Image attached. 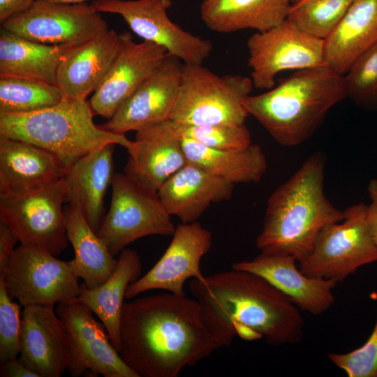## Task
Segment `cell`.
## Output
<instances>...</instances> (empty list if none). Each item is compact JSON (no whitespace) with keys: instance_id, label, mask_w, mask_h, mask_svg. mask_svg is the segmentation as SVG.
Returning <instances> with one entry per match:
<instances>
[{"instance_id":"cell-19","label":"cell","mask_w":377,"mask_h":377,"mask_svg":"<svg viewBox=\"0 0 377 377\" xmlns=\"http://www.w3.org/2000/svg\"><path fill=\"white\" fill-rule=\"evenodd\" d=\"M53 308L29 305L22 313L20 359L40 377H60L70 362L68 334Z\"/></svg>"},{"instance_id":"cell-43","label":"cell","mask_w":377,"mask_h":377,"mask_svg":"<svg viewBox=\"0 0 377 377\" xmlns=\"http://www.w3.org/2000/svg\"><path fill=\"white\" fill-rule=\"evenodd\" d=\"M290 1L292 2V4H293V3H295L298 2L300 0H290Z\"/></svg>"},{"instance_id":"cell-14","label":"cell","mask_w":377,"mask_h":377,"mask_svg":"<svg viewBox=\"0 0 377 377\" xmlns=\"http://www.w3.org/2000/svg\"><path fill=\"white\" fill-rule=\"evenodd\" d=\"M56 313L70 343L67 370L71 376L138 377L112 344L105 325L87 306L75 300L57 304Z\"/></svg>"},{"instance_id":"cell-13","label":"cell","mask_w":377,"mask_h":377,"mask_svg":"<svg viewBox=\"0 0 377 377\" xmlns=\"http://www.w3.org/2000/svg\"><path fill=\"white\" fill-rule=\"evenodd\" d=\"M101 13L91 3L35 0L1 27L35 42L74 47L109 29Z\"/></svg>"},{"instance_id":"cell-28","label":"cell","mask_w":377,"mask_h":377,"mask_svg":"<svg viewBox=\"0 0 377 377\" xmlns=\"http://www.w3.org/2000/svg\"><path fill=\"white\" fill-rule=\"evenodd\" d=\"M0 77H17L56 85L57 73L71 47L35 42L1 27Z\"/></svg>"},{"instance_id":"cell-44","label":"cell","mask_w":377,"mask_h":377,"mask_svg":"<svg viewBox=\"0 0 377 377\" xmlns=\"http://www.w3.org/2000/svg\"><path fill=\"white\" fill-rule=\"evenodd\" d=\"M307 1V0H300V1H299L298 2H304V1ZM298 2H297V3H298Z\"/></svg>"},{"instance_id":"cell-9","label":"cell","mask_w":377,"mask_h":377,"mask_svg":"<svg viewBox=\"0 0 377 377\" xmlns=\"http://www.w3.org/2000/svg\"><path fill=\"white\" fill-rule=\"evenodd\" d=\"M34 245L20 244L15 249L3 275L6 291L21 306L40 305L74 301L81 285L68 262Z\"/></svg>"},{"instance_id":"cell-30","label":"cell","mask_w":377,"mask_h":377,"mask_svg":"<svg viewBox=\"0 0 377 377\" xmlns=\"http://www.w3.org/2000/svg\"><path fill=\"white\" fill-rule=\"evenodd\" d=\"M188 162L233 184L257 183L267 168L265 154L256 144L237 150L207 147L195 140L182 138Z\"/></svg>"},{"instance_id":"cell-25","label":"cell","mask_w":377,"mask_h":377,"mask_svg":"<svg viewBox=\"0 0 377 377\" xmlns=\"http://www.w3.org/2000/svg\"><path fill=\"white\" fill-rule=\"evenodd\" d=\"M377 43V0H354L324 40L325 64L345 75L353 64Z\"/></svg>"},{"instance_id":"cell-33","label":"cell","mask_w":377,"mask_h":377,"mask_svg":"<svg viewBox=\"0 0 377 377\" xmlns=\"http://www.w3.org/2000/svg\"><path fill=\"white\" fill-rule=\"evenodd\" d=\"M344 78L347 98L362 107H377V43L353 64Z\"/></svg>"},{"instance_id":"cell-36","label":"cell","mask_w":377,"mask_h":377,"mask_svg":"<svg viewBox=\"0 0 377 377\" xmlns=\"http://www.w3.org/2000/svg\"><path fill=\"white\" fill-rule=\"evenodd\" d=\"M328 357L348 377H377V319L371 334L362 346L346 353H332Z\"/></svg>"},{"instance_id":"cell-40","label":"cell","mask_w":377,"mask_h":377,"mask_svg":"<svg viewBox=\"0 0 377 377\" xmlns=\"http://www.w3.org/2000/svg\"><path fill=\"white\" fill-rule=\"evenodd\" d=\"M367 219L371 237L377 244V205L373 203L367 206Z\"/></svg>"},{"instance_id":"cell-22","label":"cell","mask_w":377,"mask_h":377,"mask_svg":"<svg viewBox=\"0 0 377 377\" xmlns=\"http://www.w3.org/2000/svg\"><path fill=\"white\" fill-rule=\"evenodd\" d=\"M115 144H108L82 156L64 171L66 202L77 207L97 232L105 216L104 198L114 172Z\"/></svg>"},{"instance_id":"cell-38","label":"cell","mask_w":377,"mask_h":377,"mask_svg":"<svg viewBox=\"0 0 377 377\" xmlns=\"http://www.w3.org/2000/svg\"><path fill=\"white\" fill-rule=\"evenodd\" d=\"M1 377H40L34 371L27 367L20 359L16 357L1 364Z\"/></svg>"},{"instance_id":"cell-5","label":"cell","mask_w":377,"mask_h":377,"mask_svg":"<svg viewBox=\"0 0 377 377\" xmlns=\"http://www.w3.org/2000/svg\"><path fill=\"white\" fill-rule=\"evenodd\" d=\"M89 102L64 98L58 104L27 113H1L0 136L27 142L53 153L65 170L89 152L108 144L126 149L132 140L95 124Z\"/></svg>"},{"instance_id":"cell-18","label":"cell","mask_w":377,"mask_h":377,"mask_svg":"<svg viewBox=\"0 0 377 377\" xmlns=\"http://www.w3.org/2000/svg\"><path fill=\"white\" fill-rule=\"evenodd\" d=\"M121 35L119 52L89 101L94 115L108 119L168 54L164 47L152 42L136 43L129 32Z\"/></svg>"},{"instance_id":"cell-41","label":"cell","mask_w":377,"mask_h":377,"mask_svg":"<svg viewBox=\"0 0 377 377\" xmlns=\"http://www.w3.org/2000/svg\"><path fill=\"white\" fill-rule=\"evenodd\" d=\"M368 193L371 203L377 205V179H372L368 186Z\"/></svg>"},{"instance_id":"cell-42","label":"cell","mask_w":377,"mask_h":377,"mask_svg":"<svg viewBox=\"0 0 377 377\" xmlns=\"http://www.w3.org/2000/svg\"><path fill=\"white\" fill-rule=\"evenodd\" d=\"M50 1L58 2V3L73 4V3H86V1L88 0H50Z\"/></svg>"},{"instance_id":"cell-7","label":"cell","mask_w":377,"mask_h":377,"mask_svg":"<svg viewBox=\"0 0 377 377\" xmlns=\"http://www.w3.org/2000/svg\"><path fill=\"white\" fill-rule=\"evenodd\" d=\"M112 198L97 235L115 256L130 243L148 235H172L171 215L158 192L148 190L124 173H115Z\"/></svg>"},{"instance_id":"cell-23","label":"cell","mask_w":377,"mask_h":377,"mask_svg":"<svg viewBox=\"0 0 377 377\" xmlns=\"http://www.w3.org/2000/svg\"><path fill=\"white\" fill-rule=\"evenodd\" d=\"M59 159L35 145L0 136V193L41 189L61 179Z\"/></svg>"},{"instance_id":"cell-27","label":"cell","mask_w":377,"mask_h":377,"mask_svg":"<svg viewBox=\"0 0 377 377\" xmlns=\"http://www.w3.org/2000/svg\"><path fill=\"white\" fill-rule=\"evenodd\" d=\"M290 0H203L200 17L218 33L228 34L251 29L263 32L285 20Z\"/></svg>"},{"instance_id":"cell-2","label":"cell","mask_w":377,"mask_h":377,"mask_svg":"<svg viewBox=\"0 0 377 377\" xmlns=\"http://www.w3.org/2000/svg\"><path fill=\"white\" fill-rule=\"evenodd\" d=\"M189 289L220 348L229 347L236 337L264 338L272 346L295 344L303 337L301 311L258 274L232 268L193 279Z\"/></svg>"},{"instance_id":"cell-39","label":"cell","mask_w":377,"mask_h":377,"mask_svg":"<svg viewBox=\"0 0 377 377\" xmlns=\"http://www.w3.org/2000/svg\"><path fill=\"white\" fill-rule=\"evenodd\" d=\"M35 0H0V22L28 9Z\"/></svg>"},{"instance_id":"cell-11","label":"cell","mask_w":377,"mask_h":377,"mask_svg":"<svg viewBox=\"0 0 377 377\" xmlns=\"http://www.w3.org/2000/svg\"><path fill=\"white\" fill-rule=\"evenodd\" d=\"M248 66L253 87L270 89L276 75L286 70H302L325 64L324 40L299 29L287 18L247 40Z\"/></svg>"},{"instance_id":"cell-10","label":"cell","mask_w":377,"mask_h":377,"mask_svg":"<svg viewBox=\"0 0 377 377\" xmlns=\"http://www.w3.org/2000/svg\"><path fill=\"white\" fill-rule=\"evenodd\" d=\"M64 179L39 190L0 193V221L6 223L20 244L34 245L58 256L67 247Z\"/></svg>"},{"instance_id":"cell-4","label":"cell","mask_w":377,"mask_h":377,"mask_svg":"<svg viewBox=\"0 0 377 377\" xmlns=\"http://www.w3.org/2000/svg\"><path fill=\"white\" fill-rule=\"evenodd\" d=\"M345 98L344 75L323 65L298 70L268 91L249 95L244 106L279 144L294 147L309 139Z\"/></svg>"},{"instance_id":"cell-8","label":"cell","mask_w":377,"mask_h":377,"mask_svg":"<svg viewBox=\"0 0 377 377\" xmlns=\"http://www.w3.org/2000/svg\"><path fill=\"white\" fill-rule=\"evenodd\" d=\"M367 206L361 202L348 207L342 221L322 230L309 256L299 263L304 274L338 283L360 267L377 261V244L369 229Z\"/></svg>"},{"instance_id":"cell-24","label":"cell","mask_w":377,"mask_h":377,"mask_svg":"<svg viewBox=\"0 0 377 377\" xmlns=\"http://www.w3.org/2000/svg\"><path fill=\"white\" fill-rule=\"evenodd\" d=\"M234 186L188 161L163 184L158 195L171 216L193 223L212 203L230 199Z\"/></svg>"},{"instance_id":"cell-31","label":"cell","mask_w":377,"mask_h":377,"mask_svg":"<svg viewBox=\"0 0 377 377\" xmlns=\"http://www.w3.org/2000/svg\"><path fill=\"white\" fill-rule=\"evenodd\" d=\"M64 96L57 85L17 77H0V112L27 113L60 103Z\"/></svg>"},{"instance_id":"cell-37","label":"cell","mask_w":377,"mask_h":377,"mask_svg":"<svg viewBox=\"0 0 377 377\" xmlns=\"http://www.w3.org/2000/svg\"><path fill=\"white\" fill-rule=\"evenodd\" d=\"M17 242L18 239L11 229L0 221V273L6 269Z\"/></svg>"},{"instance_id":"cell-3","label":"cell","mask_w":377,"mask_h":377,"mask_svg":"<svg viewBox=\"0 0 377 377\" xmlns=\"http://www.w3.org/2000/svg\"><path fill=\"white\" fill-rule=\"evenodd\" d=\"M324 155H310L269 196L263 228L256 238L262 253L286 256L302 262L322 230L341 221L344 211L335 207L323 188Z\"/></svg>"},{"instance_id":"cell-32","label":"cell","mask_w":377,"mask_h":377,"mask_svg":"<svg viewBox=\"0 0 377 377\" xmlns=\"http://www.w3.org/2000/svg\"><path fill=\"white\" fill-rule=\"evenodd\" d=\"M354 0H307L292 4L287 20L299 29L325 40L344 17Z\"/></svg>"},{"instance_id":"cell-1","label":"cell","mask_w":377,"mask_h":377,"mask_svg":"<svg viewBox=\"0 0 377 377\" xmlns=\"http://www.w3.org/2000/svg\"><path fill=\"white\" fill-rule=\"evenodd\" d=\"M119 353L138 377H177L220 348L199 302L171 293L124 302Z\"/></svg>"},{"instance_id":"cell-17","label":"cell","mask_w":377,"mask_h":377,"mask_svg":"<svg viewBox=\"0 0 377 377\" xmlns=\"http://www.w3.org/2000/svg\"><path fill=\"white\" fill-rule=\"evenodd\" d=\"M127 151L124 174L155 192L188 162L177 125L170 119L137 131Z\"/></svg>"},{"instance_id":"cell-16","label":"cell","mask_w":377,"mask_h":377,"mask_svg":"<svg viewBox=\"0 0 377 377\" xmlns=\"http://www.w3.org/2000/svg\"><path fill=\"white\" fill-rule=\"evenodd\" d=\"M184 63L168 54L161 64L123 103L113 116L98 126L124 134L170 119L179 94Z\"/></svg>"},{"instance_id":"cell-26","label":"cell","mask_w":377,"mask_h":377,"mask_svg":"<svg viewBox=\"0 0 377 377\" xmlns=\"http://www.w3.org/2000/svg\"><path fill=\"white\" fill-rule=\"evenodd\" d=\"M142 263L133 249H124L117 258L116 269L101 285L88 288L82 283L76 301L87 306L105 325L110 341L119 352L121 316L129 284L140 278Z\"/></svg>"},{"instance_id":"cell-21","label":"cell","mask_w":377,"mask_h":377,"mask_svg":"<svg viewBox=\"0 0 377 377\" xmlns=\"http://www.w3.org/2000/svg\"><path fill=\"white\" fill-rule=\"evenodd\" d=\"M122 43L121 35L108 29L74 47L64 55L56 85L64 98H84L105 79Z\"/></svg>"},{"instance_id":"cell-20","label":"cell","mask_w":377,"mask_h":377,"mask_svg":"<svg viewBox=\"0 0 377 377\" xmlns=\"http://www.w3.org/2000/svg\"><path fill=\"white\" fill-rule=\"evenodd\" d=\"M293 257L260 253L251 260L234 263L232 268L258 274L287 296L300 310L318 316L334 303L337 282L309 276L296 265Z\"/></svg>"},{"instance_id":"cell-6","label":"cell","mask_w":377,"mask_h":377,"mask_svg":"<svg viewBox=\"0 0 377 377\" xmlns=\"http://www.w3.org/2000/svg\"><path fill=\"white\" fill-rule=\"evenodd\" d=\"M253 87L248 76L219 75L202 64H184L170 120L178 125H243L249 116L244 102Z\"/></svg>"},{"instance_id":"cell-12","label":"cell","mask_w":377,"mask_h":377,"mask_svg":"<svg viewBox=\"0 0 377 377\" xmlns=\"http://www.w3.org/2000/svg\"><path fill=\"white\" fill-rule=\"evenodd\" d=\"M91 4L100 13L119 15L143 40L162 46L184 64L201 65L212 53L210 40L184 30L169 18L172 0H94Z\"/></svg>"},{"instance_id":"cell-15","label":"cell","mask_w":377,"mask_h":377,"mask_svg":"<svg viewBox=\"0 0 377 377\" xmlns=\"http://www.w3.org/2000/svg\"><path fill=\"white\" fill-rule=\"evenodd\" d=\"M212 244V232L198 221L179 224L161 258L143 276L128 285L125 297L131 299L155 289L185 295L184 286L187 279L205 278L200 261Z\"/></svg>"},{"instance_id":"cell-34","label":"cell","mask_w":377,"mask_h":377,"mask_svg":"<svg viewBox=\"0 0 377 377\" xmlns=\"http://www.w3.org/2000/svg\"><path fill=\"white\" fill-rule=\"evenodd\" d=\"M176 125L182 138L195 140L212 149L237 150L245 148L252 143L251 133L245 124Z\"/></svg>"},{"instance_id":"cell-29","label":"cell","mask_w":377,"mask_h":377,"mask_svg":"<svg viewBox=\"0 0 377 377\" xmlns=\"http://www.w3.org/2000/svg\"><path fill=\"white\" fill-rule=\"evenodd\" d=\"M64 211L66 235L75 253L69 266L87 288L97 287L114 272L117 259L77 207L67 204Z\"/></svg>"},{"instance_id":"cell-35","label":"cell","mask_w":377,"mask_h":377,"mask_svg":"<svg viewBox=\"0 0 377 377\" xmlns=\"http://www.w3.org/2000/svg\"><path fill=\"white\" fill-rule=\"evenodd\" d=\"M9 297L0 275V362L18 357L22 318L20 305Z\"/></svg>"}]
</instances>
